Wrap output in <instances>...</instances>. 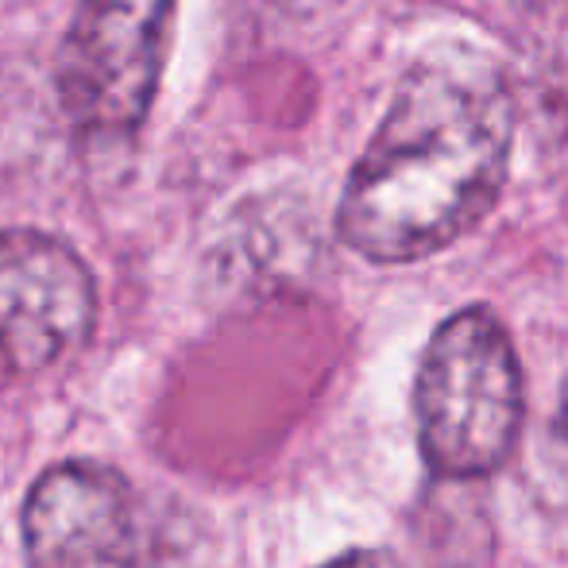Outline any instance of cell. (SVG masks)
<instances>
[{"instance_id": "cell-1", "label": "cell", "mask_w": 568, "mask_h": 568, "mask_svg": "<svg viewBox=\"0 0 568 568\" xmlns=\"http://www.w3.org/2000/svg\"><path fill=\"white\" fill-rule=\"evenodd\" d=\"M515 124L495 54L460 39L426 47L344 182L341 240L372 263H410L468 236L503 197Z\"/></svg>"}, {"instance_id": "cell-2", "label": "cell", "mask_w": 568, "mask_h": 568, "mask_svg": "<svg viewBox=\"0 0 568 568\" xmlns=\"http://www.w3.org/2000/svg\"><path fill=\"white\" fill-rule=\"evenodd\" d=\"M426 464L445 479L491 476L523 429V367L503 322L468 306L437 325L414 383Z\"/></svg>"}, {"instance_id": "cell-3", "label": "cell", "mask_w": 568, "mask_h": 568, "mask_svg": "<svg viewBox=\"0 0 568 568\" xmlns=\"http://www.w3.org/2000/svg\"><path fill=\"white\" fill-rule=\"evenodd\" d=\"M174 0H82L59 47V98L78 132L124 140L159 90Z\"/></svg>"}, {"instance_id": "cell-4", "label": "cell", "mask_w": 568, "mask_h": 568, "mask_svg": "<svg viewBox=\"0 0 568 568\" xmlns=\"http://www.w3.org/2000/svg\"><path fill=\"white\" fill-rule=\"evenodd\" d=\"M98 291L78 252L47 232L0 229V383L70 359L93 333Z\"/></svg>"}, {"instance_id": "cell-5", "label": "cell", "mask_w": 568, "mask_h": 568, "mask_svg": "<svg viewBox=\"0 0 568 568\" xmlns=\"http://www.w3.org/2000/svg\"><path fill=\"white\" fill-rule=\"evenodd\" d=\"M31 568H148V526L132 484L98 460H67L23 503Z\"/></svg>"}, {"instance_id": "cell-6", "label": "cell", "mask_w": 568, "mask_h": 568, "mask_svg": "<svg viewBox=\"0 0 568 568\" xmlns=\"http://www.w3.org/2000/svg\"><path fill=\"white\" fill-rule=\"evenodd\" d=\"M322 568H403V565H398V557L387 554V549H352V554L333 557V561Z\"/></svg>"}, {"instance_id": "cell-7", "label": "cell", "mask_w": 568, "mask_h": 568, "mask_svg": "<svg viewBox=\"0 0 568 568\" xmlns=\"http://www.w3.org/2000/svg\"><path fill=\"white\" fill-rule=\"evenodd\" d=\"M561 422H565V434H568V383H565V398H561Z\"/></svg>"}, {"instance_id": "cell-8", "label": "cell", "mask_w": 568, "mask_h": 568, "mask_svg": "<svg viewBox=\"0 0 568 568\" xmlns=\"http://www.w3.org/2000/svg\"><path fill=\"white\" fill-rule=\"evenodd\" d=\"M518 4H523V8H546L549 0H518Z\"/></svg>"}]
</instances>
